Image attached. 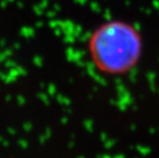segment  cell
<instances>
[{"instance_id":"6da1fadb","label":"cell","mask_w":159,"mask_h":158,"mask_svg":"<svg viewBox=\"0 0 159 158\" xmlns=\"http://www.w3.org/2000/svg\"><path fill=\"white\" fill-rule=\"evenodd\" d=\"M140 29L124 20H110L97 26L87 39V52L94 69L106 76L126 75L144 53Z\"/></svg>"}]
</instances>
